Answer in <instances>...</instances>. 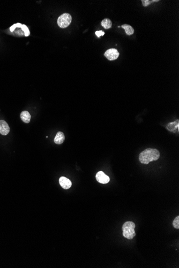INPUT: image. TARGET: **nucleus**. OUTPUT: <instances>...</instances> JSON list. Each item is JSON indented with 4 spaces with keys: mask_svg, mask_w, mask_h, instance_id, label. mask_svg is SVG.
Here are the masks:
<instances>
[{
    "mask_svg": "<svg viewBox=\"0 0 179 268\" xmlns=\"http://www.w3.org/2000/svg\"><path fill=\"white\" fill-rule=\"evenodd\" d=\"M160 158V153L156 149H146L139 154V160L141 163L148 164L151 162L158 160Z\"/></svg>",
    "mask_w": 179,
    "mask_h": 268,
    "instance_id": "f257e3e1",
    "label": "nucleus"
},
{
    "mask_svg": "<svg viewBox=\"0 0 179 268\" xmlns=\"http://www.w3.org/2000/svg\"><path fill=\"white\" fill-rule=\"evenodd\" d=\"M135 224L134 223L131 221H128L124 223L122 226L123 236L124 238L128 239H133L136 236L135 232Z\"/></svg>",
    "mask_w": 179,
    "mask_h": 268,
    "instance_id": "f03ea898",
    "label": "nucleus"
},
{
    "mask_svg": "<svg viewBox=\"0 0 179 268\" xmlns=\"http://www.w3.org/2000/svg\"><path fill=\"white\" fill-rule=\"evenodd\" d=\"M72 21L71 16L68 13H65L60 16L57 19V24L61 28H66L70 24Z\"/></svg>",
    "mask_w": 179,
    "mask_h": 268,
    "instance_id": "7ed1b4c3",
    "label": "nucleus"
},
{
    "mask_svg": "<svg viewBox=\"0 0 179 268\" xmlns=\"http://www.w3.org/2000/svg\"><path fill=\"white\" fill-rule=\"evenodd\" d=\"M119 55L120 54L118 51L116 49H113V48L107 50L105 51V54H104L105 57L109 61H114L117 59Z\"/></svg>",
    "mask_w": 179,
    "mask_h": 268,
    "instance_id": "20e7f679",
    "label": "nucleus"
},
{
    "mask_svg": "<svg viewBox=\"0 0 179 268\" xmlns=\"http://www.w3.org/2000/svg\"><path fill=\"white\" fill-rule=\"evenodd\" d=\"M96 179L97 181H98L99 183H101L103 184H105L109 183V181H110L109 177L105 175V173H104L103 171H99L98 172L97 175H96Z\"/></svg>",
    "mask_w": 179,
    "mask_h": 268,
    "instance_id": "39448f33",
    "label": "nucleus"
},
{
    "mask_svg": "<svg viewBox=\"0 0 179 268\" xmlns=\"http://www.w3.org/2000/svg\"><path fill=\"white\" fill-rule=\"evenodd\" d=\"M10 128L8 123L3 120H0V134L6 135L9 133Z\"/></svg>",
    "mask_w": 179,
    "mask_h": 268,
    "instance_id": "423d86ee",
    "label": "nucleus"
},
{
    "mask_svg": "<svg viewBox=\"0 0 179 268\" xmlns=\"http://www.w3.org/2000/svg\"><path fill=\"white\" fill-rule=\"evenodd\" d=\"M59 183L61 187L65 190H68L70 188L72 185L71 181L68 178L65 177H60L59 179Z\"/></svg>",
    "mask_w": 179,
    "mask_h": 268,
    "instance_id": "0eeeda50",
    "label": "nucleus"
},
{
    "mask_svg": "<svg viewBox=\"0 0 179 268\" xmlns=\"http://www.w3.org/2000/svg\"><path fill=\"white\" fill-rule=\"evenodd\" d=\"M166 129L170 132H174L175 133L177 130L179 132V120H177L174 122H171L168 124L166 126Z\"/></svg>",
    "mask_w": 179,
    "mask_h": 268,
    "instance_id": "6e6552de",
    "label": "nucleus"
},
{
    "mask_svg": "<svg viewBox=\"0 0 179 268\" xmlns=\"http://www.w3.org/2000/svg\"><path fill=\"white\" fill-rule=\"evenodd\" d=\"M65 136L63 132H58L56 135L54 141L57 145H61L65 141Z\"/></svg>",
    "mask_w": 179,
    "mask_h": 268,
    "instance_id": "1a4fd4ad",
    "label": "nucleus"
},
{
    "mask_svg": "<svg viewBox=\"0 0 179 268\" xmlns=\"http://www.w3.org/2000/svg\"><path fill=\"white\" fill-rule=\"evenodd\" d=\"M21 118L25 123H29L31 120L30 114L27 111H23L21 114Z\"/></svg>",
    "mask_w": 179,
    "mask_h": 268,
    "instance_id": "9d476101",
    "label": "nucleus"
},
{
    "mask_svg": "<svg viewBox=\"0 0 179 268\" xmlns=\"http://www.w3.org/2000/svg\"><path fill=\"white\" fill-rule=\"evenodd\" d=\"M121 27L125 30L126 34H127L128 35H131L134 33V29L130 25H128V24H123L121 26Z\"/></svg>",
    "mask_w": 179,
    "mask_h": 268,
    "instance_id": "9b49d317",
    "label": "nucleus"
},
{
    "mask_svg": "<svg viewBox=\"0 0 179 268\" xmlns=\"http://www.w3.org/2000/svg\"><path fill=\"white\" fill-rule=\"evenodd\" d=\"M101 25L105 29H109L112 27V23L110 19L109 18L103 19L101 22Z\"/></svg>",
    "mask_w": 179,
    "mask_h": 268,
    "instance_id": "f8f14e48",
    "label": "nucleus"
},
{
    "mask_svg": "<svg viewBox=\"0 0 179 268\" xmlns=\"http://www.w3.org/2000/svg\"><path fill=\"white\" fill-rule=\"evenodd\" d=\"M142 4L144 7H148V6L152 4L154 2H159L158 0H142Z\"/></svg>",
    "mask_w": 179,
    "mask_h": 268,
    "instance_id": "ddd939ff",
    "label": "nucleus"
},
{
    "mask_svg": "<svg viewBox=\"0 0 179 268\" xmlns=\"http://www.w3.org/2000/svg\"><path fill=\"white\" fill-rule=\"evenodd\" d=\"M173 226L174 228H177V229H179V216H177V217H175V219H174L173 222Z\"/></svg>",
    "mask_w": 179,
    "mask_h": 268,
    "instance_id": "4468645a",
    "label": "nucleus"
},
{
    "mask_svg": "<svg viewBox=\"0 0 179 268\" xmlns=\"http://www.w3.org/2000/svg\"><path fill=\"white\" fill-rule=\"evenodd\" d=\"M22 30L24 31V35L25 36H29L30 35V31H29L28 27L25 25H22L21 27Z\"/></svg>",
    "mask_w": 179,
    "mask_h": 268,
    "instance_id": "2eb2a0df",
    "label": "nucleus"
},
{
    "mask_svg": "<svg viewBox=\"0 0 179 268\" xmlns=\"http://www.w3.org/2000/svg\"><path fill=\"white\" fill-rule=\"evenodd\" d=\"M22 26V24H20V23H17V24H14V25H13L12 26L10 27V30L11 32H13V31H14V30H15L16 27H21Z\"/></svg>",
    "mask_w": 179,
    "mask_h": 268,
    "instance_id": "dca6fc26",
    "label": "nucleus"
},
{
    "mask_svg": "<svg viewBox=\"0 0 179 268\" xmlns=\"http://www.w3.org/2000/svg\"><path fill=\"white\" fill-rule=\"evenodd\" d=\"M95 34L99 38L100 36L104 35L105 34V32L104 31H96L95 32Z\"/></svg>",
    "mask_w": 179,
    "mask_h": 268,
    "instance_id": "f3484780",
    "label": "nucleus"
}]
</instances>
